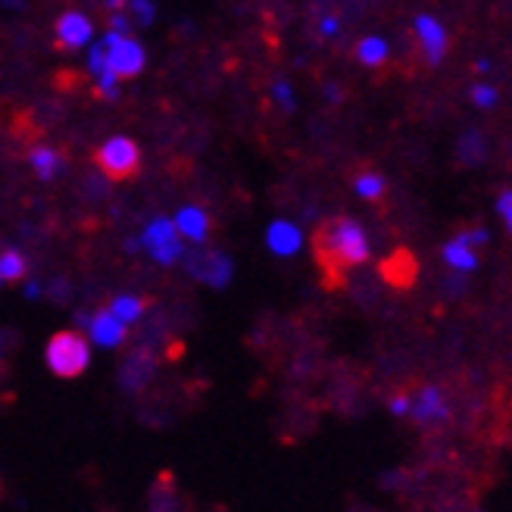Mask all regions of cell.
<instances>
[{
  "label": "cell",
  "instance_id": "30bf717a",
  "mask_svg": "<svg viewBox=\"0 0 512 512\" xmlns=\"http://www.w3.org/2000/svg\"><path fill=\"white\" fill-rule=\"evenodd\" d=\"M350 175H353L350 182H353V188H356V194H360V197H366L369 203H381L384 200V178H381L378 169H372L369 163H360Z\"/></svg>",
  "mask_w": 512,
  "mask_h": 512
},
{
  "label": "cell",
  "instance_id": "277c9868",
  "mask_svg": "<svg viewBox=\"0 0 512 512\" xmlns=\"http://www.w3.org/2000/svg\"><path fill=\"white\" fill-rule=\"evenodd\" d=\"M141 69H144V47L135 38L113 32L107 38V50H104V75H100L104 85L135 79Z\"/></svg>",
  "mask_w": 512,
  "mask_h": 512
},
{
  "label": "cell",
  "instance_id": "ffe728a7",
  "mask_svg": "<svg viewBox=\"0 0 512 512\" xmlns=\"http://www.w3.org/2000/svg\"><path fill=\"white\" fill-rule=\"evenodd\" d=\"M381 484H384V488H397V484H403V475H384Z\"/></svg>",
  "mask_w": 512,
  "mask_h": 512
},
{
  "label": "cell",
  "instance_id": "4fadbf2b",
  "mask_svg": "<svg viewBox=\"0 0 512 512\" xmlns=\"http://www.w3.org/2000/svg\"><path fill=\"white\" fill-rule=\"evenodd\" d=\"M472 241H475V238L459 235V238L447 247V260H450L453 266H459V269H475L478 256H475V250H472Z\"/></svg>",
  "mask_w": 512,
  "mask_h": 512
},
{
  "label": "cell",
  "instance_id": "3957f363",
  "mask_svg": "<svg viewBox=\"0 0 512 512\" xmlns=\"http://www.w3.org/2000/svg\"><path fill=\"white\" fill-rule=\"evenodd\" d=\"M94 166L104 172L110 182H132L141 175L144 157L132 138H110L94 150Z\"/></svg>",
  "mask_w": 512,
  "mask_h": 512
},
{
  "label": "cell",
  "instance_id": "6da1fadb",
  "mask_svg": "<svg viewBox=\"0 0 512 512\" xmlns=\"http://www.w3.org/2000/svg\"><path fill=\"white\" fill-rule=\"evenodd\" d=\"M313 260L319 266L322 285L328 291H341L347 285V272L369 260V241L363 228L350 216H331L313 228Z\"/></svg>",
  "mask_w": 512,
  "mask_h": 512
},
{
  "label": "cell",
  "instance_id": "9a60e30c",
  "mask_svg": "<svg viewBox=\"0 0 512 512\" xmlns=\"http://www.w3.org/2000/svg\"><path fill=\"white\" fill-rule=\"evenodd\" d=\"M25 272H29V263L22 260V253H16V250L0 253V281H10V285H16V281L25 278Z\"/></svg>",
  "mask_w": 512,
  "mask_h": 512
},
{
  "label": "cell",
  "instance_id": "d6986e66",
  "mask_svg": "<svg viewBox=\"0 0 512 512\" xmlns=\"http://www.w3.org/2000/svg\"><path fill=\"white\" fill-rule=\"evenodd\" d=\"M475 100H481V107H491L494 91L491 88H475Z\"/></svg>",
  "mask_w": 512,
  "mask_h": 512
},
{
  "label": "cell",
  "instance_id": "44dd1931",
  "mask_svg": "<svg viewBox=\"0 0 512 512\" xmlns=\"http://www.w3.org/2000/svg\"><path fill=\"white\" fill-rule=\"evenodd\" d=\"M500 213H503V219L509 222V194H503V197H500Z\"/></svg>",
  "mask_w": 512,
  "mask_h": 512
},
{
  "label": "cell",
  "instance_id": "7402d4cb",
  "mask_svg": "<svg viewBox=\"0 0 512 512\" xmlns=\"http://www.w3.org/2000/svg\"><path fill=\"white\" fill-rule=\"evenodd\" d=\"M0 484H4V481H0Z\"/></svg>",
  "mask_w": 512,
  "mask_h": 512
},
{
  "label": "cell",
  "instance_id": "52a82bcc",
  "mask_svg": "<svg viewBox=\"0 0 512 512\" xmlns=\"http://www.w3.org/2000/svg\"><path fill=\"white\" fill-rule=\"evenodd\" d=\"M378 272H381V278L388 281L391 288L409 291V288L416 285V278H419V263H416L413 250L400 247V250H394V253L388 256V260H381Z\"/></svg>",
  "mask_w": 512,
  "mask_h": 512
},
{
  "label": "cell",
  "instance_id": "5bb4252c",
  "mask_svg": "<svg viewBox=\"0 0 512 512\" xmlns=\"http://www.w3.org/2000/svg\"><path fill=\"white\" fill-rule=\"evenodd\" d=\"M147 303H150V300H144V297H116V300L107 306V310H110L116 319H122V322L128 325V322H135V319L147 310Z\"/></svg>",
  "mask_w": 512,
  "mask_h": 512
},
{
  "label": "cell",
  "instance_id": "ac0fdd59",
  "mask_svg": "<svg viewBox=\"0 0 512 512\" xmlns=\"http://www.w3.org/2000/svg\"><path fill=\"white\" fill-rule=\"evenodd\" d=\"M388 406H391V413H394V416H406V409H409V394H406V391H397V394L391 397Z\"/></svg>",
  "mask_w": 512,
  "mask_h": 512
},
{
  "label": "cell",
  "instance_id": "ba28073f",
  "mask_svg": "<svg viewBox=\"0 0 512 512\" xmlns=\"http://www.w3.org/2000/svg\"><path fill=\"white\" fill-rule=\"evenodd\" d=\"M91 38V22L82 13H63L54 25V47L60 54L66 50H79Z\"/></svg>",
  "mask_w": 512,
  "mask_h": 512
},
{
  "label": "cell",
  "instance_id": "8fae6325",
  "mask_svg": "<svg viewBox=\"0 0 512 512\" xmlns=\"http://www.w3.org/2000/svg\"><path fill=\"white\" fill-rule=\"evenodd\" d=\"M150 512H178V497H175V481L169 472H163L153 484L150 494Z\"/></svg>",
  "mask_w": 512,
  "mask_h": 512
},
{
  "label": "cell",
  "instance_id": "e0dca14e",
  "mask_svg": "<svg viewBox=\"0 0 512 512\" xmlns=\"http://www.w3.org/2000/svg\"><path fill=\"white\" fill-rule=\"evenodd\" d=\"M203 225H207V219H203L197 210H185L182 216H178V228H185V232H188V235H194V238H200L203 232H207V228H203Z\"/></svg>",
  "mask_w": 512,
  "mask_h": 512
},
{
  "label": "cell",
  "instance_id": "7a4b0ae2",
  "mask_svg": "<svg viewBox=\"0 0 512 512\" xmlns=\"http://www.w3.org/2000/svg\"><path fill=\"white\" fill-rule=\"evenodd\" d=\"M47 369L57 378H79L91 363V347L79 331H57L44 350Z\"/></svg>",
  "mask_w": 512,
  "mask_h": 512
},
{
  "label": "cell",
  "instance_id": "7c38bea8",
  "mask_svg": "<svg viewBox=\"0 0 512 512\" xmlns=\"http://www.w3.org/2000/svg\"><path fill=\"white\" fill-rule=\"evenodd\" d=\"M356 60L369 69H378V66L388 63V44H384L381 38H363L360 44H356Z\"/></svg>",
  "mask_w": 512,
  "mask_h": 512
},
{
  "label": "cell",
  "instance_id": "9c48e42d",
  "mask_svg": "<svg viewBox=\"0 0 512 512\" xmlns=\"http://www.w3.org/2000/svg\"><path fill=\"white\" fill-rule=\"evenodd\" d=\"M91 338L97 344H104V347H119L128 338V325L122 319H116L110 310H100L91 319Z\"/></svg>",
  "mask_w": 512,
  "mask_h": 512
},
{
  "label": "cell",
  "instance_id": "5b68a950",
  "mask_svg": "<svg viewBox=\"0 0 512 512\" xmlns=\"http://www.w3.org/2000/svg\"><path fill=\"white\" fill-rule=\"evenodd\" d=\"M409 394V409H406V416L413 419L419 428H431V425H441L447 422L450 416V406L444 400V391L438 388V384H422V388L413 394V391H406Z\"/></svg>",
  "mask_w": 512,
  "mask_h": 512
},
{
  "label": "cell",
  "instance_id": "2e32d148",
  "mask_svg": "<svg viewBox=\"0 0 512 512\" xmlns=\"http://www.w3.org/2000/svg\"><path fill=\"white\" fill-rule=\"evenodd\" d=\"M32 169L38 172V178H54L57 175V169H60V153L57 150H50V147H35L32 150Z\"/></svg>",
  "mask_w": 512,
  "mask_h": 512
},
{
  "label": "cell",
  "instance_id": "8992f818",
  "mask_svg": "<svg viewBox=\"0 0 512 512\" xmlns=\"http://www.w3.org/2000/svg\"><path fill=\"white\" fill-rule=\"evenodd\" d=\"M413 41H416V54H419L422 66L441 63V57L447 54V47H450V38H447V32H444V25H441L438 19H431V16H422V19L416 22Z\"/></svg>",
  "mask_w": 512,
  "mask_h": 512
}]
</instances>
